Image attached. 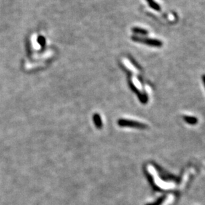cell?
<instances>
[{"label":"cell","instance_id":"obj_1","mask_svg":"<svg viewBox=\"0 0 205 205\" xmlns=\"http://www.w3.org/2000/svg\"><path fill=\"white\" fill-rule=\"evenodd\" d=\"M132 39L136 42L144 43L147 45H151L153 47H161L162 46V42L161 41L154 39H147V38H142L139 37H132Z\"/></svg>","mask_w":205,"mask_h":205},{"label":"cell","instance_id":"obj_2","mask_svg":"<svg viewBox=\"0 0 205 205\" xmlns=\"http://www.w3.org/2000/svg\"><path fill=\"white\" fill-rule=\"evenodd\" d=\"M132 31H133V32H134L135 33H137V34L147 35L148 33V31L147 30H145L144 29L139 28V27H134V28L132 29Z\"/></svg>","mask_w":205,"mask_h":205},{"label":"cell","instance_id":"obj_3","mask_svg":"<svg viewBox=\"0 0 205 205\" xmlns=\"http://www.w3.org/2000/svg\"><path fill=\"white\" fill-rule=\"evenodd\" d=\"M147 1L149 4V6L151 7V8L154 9V10H155L157 11H159L161 10L160 6H159L157 3L154 2V0H147Z\"/></svg>","mask_w":205,"mask_h":205},{"label":"cell","instance_id":"obj_4","mask_svg":"<svg viewBox=\"0 0 205 205\" xmlns=\"http://www.w3.org/2000/svg\"><path fill=\"white\" fill-rule=\"evenodd\" d=\"M38 42L39 43L42 45V46H44V45L45 43V38L42 36H40L38 38Z\"/></svg>","mask_w":205,"mask_h":205},{"label":"cell","instance_id":"obj_5","mask_svg":"<svg viewBox=\"0 0 205 205\" xmlns=\"http://www.w3.org/2000/svg\"><path fill=\"white\" fill-rule=\"evenodd\" d=\"M204 81H205V76H204Z\"/></svg>","mask_w":205,"mask_h":205}]
</instances>
